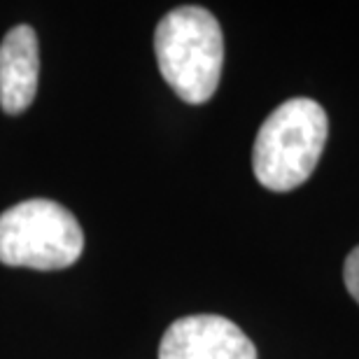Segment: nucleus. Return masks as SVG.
<instances>
[{
    "label": "nucleus",
    "instance_id": "2",
    "mask_svg": "<svg viewBox=\"0 0 359 359\" xmlns=\"http://www.w3.org/2000/svg\"><path fill=\"white\" fill-rule=\"evenodd\" d=\"M329 133L327 112L311 98L285 100L257 133L252 168L262 187L292 191L304 184L320 161Z\"/></svg>",
    "mask_w": 359,
    "mask_h": 359
},
{
    "label": "nucleus",
    "instance_id": "1",
    "mask_svg": "<svg viewBox=\"0 0 359 359\" xmlns=\"http://www.w3.org/2000/svg\"><path fill=\"white\" fill-rule=\"evenodd\" d=\"M154 54L166 84L184 103L201 105L217 91L224 66V35L205 7L170 10L154 33Z\"/></svg>",
    "mask_w": 359,
    "mask_h": 359
},
{
    "label": "nucleus",
    "instance_id": "5",
    "mask_svg": "<svg viewBox=\"0 0 359 359\" xmlns=\"http://www.w3.org/2000/svg\"><path fill=\"white\" fill-rule=\"evenodd\" d=\"M40 54L31 26H14L0 45V107L7 114L24 112L38 91Z\"/></svg>",
    "mask_w": 359,
    "mask_h": 359
},
{
    "label": "nucleus",
    "instance_id": "4",
    "mask_svg": "<svg viewBox=\"0 0 359 359\" xmlns=\"http://www.w3.org/2000/svg\"><path fill=\"white\" fill-rule=\"evenodd\" d=\"M159 359H257V348L222 315H187L166 329Z\"/></svg>",
    "mask_w": 359,
    "mask_h": 359
},
{
    "label": "nucleus",
    "instance_id": "6",
    "mask_svg": "<svg viewBox=\"0 0 359 359\" xmlns=\"http://www.w3.org/2000/svg\"><path fill=\"white\" fill-rule=\"evenodd\" d=\"M343 280H346L350 297L359 304V248H355L353 252L348 255L346 266H343Z\"/></svg>",
    "mask_w": 359,
    "mask_h": 359
},
{
    "label": "nucleus",
    "instance_id": "3",
    "mask_svg": "<svg viewBox=\"0 0 359 359\" xmlns=\"http://www.w3.org/2000/svg\"><path fill=\"white\" fill-rule=\"evenodd\" d=\"M84 233L75 215L56 201L28 198L0 215V264L61 271L80 259Z\"/></svg>",
    "mask_w": 359,
    "mask_h": 359
}]
</instances>
